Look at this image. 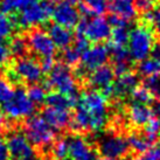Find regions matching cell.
Returning <instances> with one entry per match:
<instances>
[{"label": "cell", "mask_w": 160, "mask_h": 160, "mask_svg": "<svg viewBox=\"0 0 160 160\" xmlns=\"http://www.w3.org/2000/svg\"><path fill=\"white\" fill-rule=\"evenodd\" d=\"M108 98L99 91H85L78 99L76 111L70 120L74 132H99L108 124Z\"/></svg>", "instance_id": "cell-1"}, {"label": "cell", "mask_w": 160, "mask_h": 160, "mask_svg": "<svg viewBox=\"0 0 160 160\" xmlns=\"http://www.w3.org/2000/svg\"><path fill=\"white\" fill-rule=\"evenodd\" d=\"M23 131L32 145L43 148L55 142V130L43 119L42 116H31L23 123Z\"/></svg>", "instance_id": "cell-2"}, {"label": "cell", "mask_w": 160, "mask_h": 160, "mask_svg": "<svg viewBox=\"0 0 160 160\" xmlns=\"http://www.w3.org/2000/svg\"><path fill=\"white\" fill-rule=\"evenodd\" d=\"M35 104L32 102L27 91L23 88H17L12 96L2 104L1 111L8 119L20 120L33 116Z\"/></svg>", "instance_id": "cell-3"}, {"label": "cell", "mask_w": 160, "mask_h": 160, "mask_svg": "<svg viewBox=\"0 0 160 160\" xmlns=\"http://www.w3.org/2000/svg\"><path fill=\"white\" fill-rule=\"evenodd\" d=\"M45 88H54L58 92L77 97V83L70 67L64 63H56L49 72L48 80L45 82Z\"/></svg>", "instance_id": "cell-4"}, {"label": "cell", "mask_w": 160, "mask_h": 160, "mask_svg": "<svg viewBox=\"0 0 160 160\" xmlns=\"http://www.w3.org/2000/svg\"><path fill=\"white\" fill-rule=\"evenodd\" d=\"M154 46V38L151 31L144 26H138L130 32L129 52L131 58L142 62L148 58Z\"/></svg>", "instance_id": "cell-5"}, {"label": "cell", "mask_w": 160, "mask_h": 160, "mask_svg": "<svg viewBox=\"0 0 160 160\" xmlns=\"http://www.w3.org/2000/svg\"><path fill=\"white\" fill-rule=\"evenodd\" d=\"M97 150L105 158L125 159L130 153L128 139L116 132H107L97 140Z\"/></svg>", "instance_id": "cell-6"}, {"label": "cell", "mask_w": 160, "mask_h": 160, "mask_svg": "<svg viewBox=\"0 0 160 160\" xmlns=\"http://www.w3.org/2000/svg\"><path fill=\"white\" fill-rule=\"evenodd\" d=\"M43 75L41 64L32 58H20L15 61L9 72L11 78L15 82H25L34 85L40 82Z\"/></svg>", "instance_id": "cell-7"}, {"label": "cell", "mask_w": 160, "mask_h": 160, "mask_svg": "<svg viewBox=\"0 0 160 160\" xmlns=\"http://www.w3.org/2000/svg\"><path fill=\"white\" fill-rule=\"evenodd\" d=\"M77 34L84 35L89 41L101 42L111 36V25L103 17L96 18H83L77 25Z\"/></svg>", "instance_id": "cell-8"}, {"label": "cell", "mask_w": 160, "mask_h": 160, "mask_svg": "<svg viewBox=\"0 0 160 160\" xmlns=\"http://www.w3.org/2000/svg\"><path fill=\"white\" fill-rule=\"evenodd\" d=\"M53 9L54 7L52 6L50 1H46V0L34 1L21 12L18 22L23 28L43 25L52 17Z\"/></svg>", "instance_id": "cell-9"}, {"label": "cell", "mask_w": 160, "mask_h": 160, "mask_svg": "<svg viewBox=\"0 0 160 160\" xmlns=\"http://www.w3.org/2000/svg\"><path fill=\"white\" fill-rule=\"evenodd\" d=\"M108 58H109V49L105 46H91L81 56V67L77 70L78 75L83 76L88 71H93L97 68L105 66Z\"/></svg>", "instance_id": "cell-10"}, {"label": "cell", "mask_w": 160, "mask_h": 160, "mask_svg": "<svg viewBox=\"0 0 160 160\" xmlns=\"http://www.w3.org/2000/svg\"><path fill=\"white\" fill-rule=\"evenodd\" d=\"M28 48L35 55H39L42 58H53L56 52V46L54 45L53 40L47 32L35 28L28 34L27 38Z\"/></svg>", "instance_id": "cell-11"}, {"label": "cell", "mask_w": 160, "mask_h": 160, "mask_svg": "<svg viewBox=\"0 0 160 160\" xmlns=\"http://www.w3.org/2000/svg\"><path fill=\"white\" fill-rule=\"evenodd\" d=\"M67 160H96V151L89 140L81 134L68 136Z\"/></svg>", "instance_id": "cell-12"}, {"label": "cell", "mask_w": 160, "mask_h": 160, "mask_svg": "<svg viewBox=\"0 0 160 160\" xmlns=\"http://www.w3.org/2000/svg\"><path fill=\"white\" fill-rule=\"evenodd\" d=\"M7 146L12 160H23L38 156L26 136L18 131H14L8 136Z\"/></svg>", "instance_id": "cell-13"}, {"label": "cell", "mask_w": 160, "mask_h": 160, "mask_svg": "<svg viewBox=\"0 0 160 160\" xmlns=\"http://www.w3.org/2000/svg\"><path fill=\"white\" fill-rule=\"evenodd\" d=\"M54 21L56 25H60L66 28L76 27L80 22V12L75 7V5H71L68 1H62L56 5L53 9Z\"/></svg>", "instance_id": "cell-14"}, {"label": "cell", "mask_w": 160, "mask_h": 160, "mask_svg": "<svg viewBox=\"0 0 160 160\" xmlns=\"http://www.w3.org/2000/svg\"><path fill=\"white\" fill-rule=\"evenodd\" d=\"M41 116L54 130L66 129V126H69L71 120V116L68 110H60L49 107L43 109Z\"/></svg>", "instance_id": "cell-15"}, {"label": "cell", "mask_w": 160, "mask_h": 160, "mask_svg": "<svg viewBox=\"0 0 160 160\" xmlns=\"http://www.w3.org/2000/svg\"><path fill=\"white\" fill-rule=\"evenodd\" d=\"M153 117V110L145 104L132 103L128 109V119L136 128L144 126Z\"/></svg>", "instance_id": "cell-16"}, {"label": "cell", "mask_w": 160, "mask_h": 160, "mask_svg": "<svg viewBox=\"0 0 160 160\" xmlns=\"http://www.w3.org/2000/svg\"><path fill=\"white\" fill-rule=\"evenodd\" d=\"M111 54L113 66L112 69L116 75H123L130 71V52L125 48V46H111Z\"/></svg>", "instance_id": "cell-17"}, {"label": "cell", "mask_w": 160, "mask_h": 160, "mask_svg": "<svg viewBox=\"0 0 160 160\" xmlns=\"http://www.w3.org/2000/svg\"><path fill=\"white\" fill-rule=\"evenodd\" d=\"M108 7L111 11L112 15L119 17L128 22L137 14L134 0H108Z\"/></svg>", "instance_id": "cell-18"}, {"label": "cell", "mask_w": 160, "mask_h": 160, "mask_svg": "<svg viewBox=\"0 0 160 160\" xmlns=\"http://www.w3.org/2000/svg\"><path fill=\"white\" fill-rule=\"evenodd\" d=\"M115 77V71L110 66H103L101 68H97L96 70L90 72L88 76V82L93 88L103 90L109 85L112 84V81Z\"/></svg>", "instance_id": "cell-19"}, {"label": "cell", "mask_w": 160, "mask_h": 160, "mask_svg": "<svg viewBox=\"0 0 160 160\" xmlns=\"http://www.w3.org/2000/svg\"><path fill=\"white\" fill-rule=\"evenodd\" d=\"M138 85V77L133 72H126L118 76L113 84V97L123 98L132 92Z\"/></svg>", "instance_id": "cell-20"}, {"label": "cell", "mask_w": 160, "mask_h": 160, "mask_svg": "<svg viewBox=\"0 0 160 160\" xmlns=\"http://www.w3.org/2000/svg\"><path fill=\"white\" fill-rule=\"evenodd\" d=\"M48 34L50 36V39L53 40L54 45L58 48H69V46L71 45V42L74 40L72 33L70 32L69 28L62 27L60 25H56V23H54L49 27Z\"/></svg>", "instance_id": "cell-21"}, {"label": "cell", "mask_w": 160, "mask_h": 160, "mask_svg": "<svg viewBox=\"0 0 160 160\" xmlns=\"http://www.w3.org/2000/svg\"><path fill=\"white\" fill-rule=\"evenodd\" d=\"M78 103V97L74 96H67L60 92H52L47 95L46 104L49 108L60 109V110H69L70 108H74Z\"/></svg>", "instance_id": "cell-22"}, {"label": "cell", "mask_w": 160, "mask_h": 160, "mask_svg": "<svg viewBox=\"0 0 160 160\" xmlns=\"http://www.w3.org/2000/svg\"><path fill=\"white\" fill-rule=\"evenodd\" d=\"M108 9V0H83L81 5V13L88 18L90 15L101 17Z\"/></svg>", "instance_id": "cell-23"}, {"label": "cell", "mask_w": 160, "mask_h": 160, "mask_svg": "<svg viewBox=\"0 0 160 160\" xmlns=\"http://www.w3.org/2000/svg\"><path fill=\"white\" fill-rule=\"evenodd\" d=\"M17 25H19V22L14 17L0 12V41L12 38Z\"/></svg>", "instance_id": "cell-24"}, {"label": "cell", "mask_w": 160, "mask_h": 160, "mask_svg": "<svg viewBox=\"0 0 160 160\" xmlns=\"http://www.w3.org/2000/svg\"><path fill=\"white\" fill-rule=\"evenodd\" d=\"M128 142H129L130 150H132L136 153L142 154L146 151L150 150L151 147V142L147 140V138L144 136V133H139V132H131L128 136Z\"/></svg>", "instance_id": "cell-25"}, {"label": "cell", "mask_w": 160, "mask_h": 160, "mask_svg": "<svg viewBox=\"0 0 160 160\" xmlns=\"http://www.w3.org/2000/svg\"><path fill=\"white\" fill-rule=\"evenodd\" d=\"M35 0H0V12L6 14L22 12Z\"/></svg>", "instance_id": "cell-26"}, {"label": "cell", "mask_w": 160, "mask_h": 160, "mask_svg": "<svg viewBox=\"0 0 160 160\" xmlns=\"http://www.w3.org/2000/svg\"><path fill=\"white\" fill-rule=\"evenodd\" d=\"M138 72L142 76L148 77L152 75L160 74V62L156 58H148L144 60L138 66Z\"/></svg>", "instance_id": "cell-27"}, {"label": "cell", "mask_w": 160, "mask_h": 160, "mask_svg": "<svg viewBox=\"0 0 160 160\" xmlns=\"http://www.w3.org/2000/svg\"><path fill=\"white\" fill-rule=\"evenodd\" d=\"M144 136L147 140L153 144L160 137V120L157 118H152L144 125Z\"/></svg>", "instance_id": "cell-28"}, {"label": "cell", "mask_w": 160, "mask_h": 160, "mask_svg": "<svg viewBox=\"0 0 160 160\" xmlns=\"http://www.w3.org/2000/svg\"><path fill=\"white\" fill-rule=\"evenodd\" d=\"M52 154L55 160H67L68 154V142L67 137L56 139L52 145Z\"/></svg>", "instance_id": "cell-29"}, {"label": "cell", "mask_w": 160, "mask_h": 160, "mask_svg": "<svg viewBox=\"0 0 160 160\" xmlns=\"http://www.w3.org/2000/svg\"><path fill=\"white\" fill-rule=\"evenodd\" d=\"M8 47L11 54L20 58H25V54L27 53V49H28V43L26 39H23L22 36H14Z\"/></svg>", "instance_id": "cell-30"}, {"label": "cell", "mask_w": 160, "mask_h": 160, "mask_svg": "<svg viewBox=\"0 0 160 160\" xmlns=\"http://www.w3.org/2000/svg\"><path fill=\"white\" fill-rule=\"evenodd\" d=\"M129 39L130 32L126 27H115L111 31V43L113 46H125Z\"/></svg>", "instance_id": "cell-31"}, {"label": "cell", "mask_w": 160, "mask_h": 160, "mask_svg": "<svg viewBox=\"0 0 160 160\" xmlns=\"http://www.w3.org/2000/svg\"><path fill=\"white\" fill-rule=\"evenodd\" d=\"M144 88L148 90L153 98L160 99V74L145 77L144 80Z\"/></svg>", "instance_id": "cell-32"}, {"label": "cell", "mask_w": 160, "mask_h": 160, "mask_svg": "<svg viewBox=\"0 0 160 160\" xmlns=\"http://www.w3.org/2000/svg\"><path fill=\"white\" fill-rule=\"evenodd\" d=\"M131 97H132V101L133 103H138V104H145V105H148L151 104L152 99V95L148 92V90L144 87H137L136 89L131 92Z\"/></svg>", "instance_id": "cell-33"}, {"label": "cell", "mask_w": 160, "mask_h": 160, "mask_svg": "<svg viewBox=\"0 0 160 160\" xmlns=\"http://www.w3.org/2000/svg\"><path fill=\"white\" fill-rule=\"evenodd\" d=\"M28 96L31 98V101L34 104H41L42 102H46L47 98V92H46L45 87H41L39 84L32 85L27 91Z\"/></svg>", "instance_id": "cell-34"}, {"label": "cell", "mask_w": 160, "mask_h": 160, "mask_svg": "<svg viewBox=\"0 0 160 160\" xmlns=\"http://www.w3.org/2000/svg\"><path fill=\"white\" fill-rule=\"evenodd\" d=\"M81 56H82V54L75 49L74 47H69V48L64 49L62 53V60L64 64H67V66H75L77 63L80 62L81 60Z\"/></svg>", "instance_id": "cell-35"}, {"label": "cell", "mask_w": 160, "mask_h": 160, "mask_svg": "<svg viewBox=\"0 0 160 160\" xmlns=\"http://www.w3.org/2000/svg\"><path fill=\"white\" fill-rule=\"evenodd\" d=\"M144 20L160 33V6L153 8L151 12L144 14Z\"/></svg>", "instance_id": "cell-36"}, {"label": "cell", "mask_w": 160, "mask_h": 160, "mask_svg": "<svg viewBox=\"0 0 160 160\" xmlns=\"http://www.w3.org/2000/svg\"><path fill=\"white\" fill-rule=\"evenodd\" d=\"M13 91L14 90L12 88L11 82L0 77V104H4L12 96Z\"/></svg>", "instance_id": "cell-37"}, {"label": "cell", "mask_w": 160, "mask_h": 160, "mask_svg": "<svg viewBox=\"0 0 160 160\" xmlns=\"http://www.w3.org/2000/svg\"><path fill=\"white\" fill-rule=\"evenodd\" d=\"M153 0H134V7L136 11H139L142 13H148L153 9Z\"/></svg>", "instance_id": "cell-38"}, {"label": "cell", "mask_w": 160, "mask_h": 160, "mask_svg": "<svg viewBox=\"0 0 160 160\" xmlns=\"http://www.w3.org/2000/svg\"><path fill=\"white\" fill-rule=\"evenodd\" d=\"M88 39L85 38L84 35H78L75 38V42H74V48L77 49L81 54H83L87 50V49L89 48V42H88Z\"/></svg>", "instance_id": "cell-39"}, {"label": "cell", "mask_w": 160, "mask_h": 160, "mask_svg": "<svg viewBox=\"0 0 160 160\" xmlns=\"http://www.w3.org/2000/svg\"><path fill=\"white\" fill-rule=\"evenodd\" d=\"M11 50L7 45H5L2 41H0V66L7 64L11 58Z\"/></svg>", "instance_id": "cell-40"}, {"label": "cell", "mask_w": 160, "mask_h": 160, "mask_svg": "<svg viewBox=\"0 0 160 160\" xmlns=\"http://www.w3.org/2000/svg\"><path fill=\"white\" fill-rule=\"evenodd\" d=\"M8 146H7V140H5L4 137L0 134V160H9Z\"/></svg>", "instance_id": "cell-41"}, {"label": "cell", "mask_w": 160, "mask_h": 160, "mask_svg": "<svg viewBox=\"0 0 160 160\" xmlns=\"http://www.w3.org/2000/svg\"><path fill=\"white\" fill-rule=\"evenodd\" d=\"M40 64L43 72H50V71L53 70V68L55 67V61H54L53 58H42Z\"/></svg>", "instance_id": "cell-42"}, {"label": "cell", "mask_w": 160, "mask_h": 160, "mask_svg": "<svg viewBox=\"0 0 160 160\" xmlns=\"http://www.w3.org/2000/svg\"><path fill=\"white\" fill-rule=\"evenodd\" d=\"M109 22H110V25H111L113 28H115V27H126L128 26V21H125V20H123L122 18L116 17V15H111V17H110Z\"/></svg>", "instance_id": "cell-43"}, {"label": "cell", "mask_w": 160, "mask_h": 160, "mask_svg": "<svg viewBox=\"0 0 160 160\" xmlns=\"http://www.w3.org/2000/svg\"><path fill=\"white\" fill-rule=\"evenodd\" d=\"M9 129V122L8 118L5 116L2 111H0V132H2L5 130Z\"/></svg>", "instance_id": "cell-44"}, {"label": "cell", "mask_w": 160, "mask_h": 160, "mask_svg": "<svg viewBox=\"0 0 160 160\" xmlns=\"http://www.w3.org/2000/svg\"><path fill=\"white\" fill-rule=\"evenodd\" d=\"M152 56H153V58H156V60H158L160 62V41L157 42V43H154V46H153Z\"/></svg>", "instance_id": "cell-45"}, {"label": "cell", "mask_w": 160, "mask_h": 160, "mask_svg": "<svg viewBox=\"0 0 160 160\" xmlns=\"http://www.w3.org/2000/svg\"><path fill=\"white\" fill-rule=\"evenodd\" d=\"M156 111H157V115H158V117H159V120H160V102L158 103V104H157Z\"/></svg>", "instance_id": "cell-46"}, {"label": "cell", "mask_w": 160, "mask_h": 160, "mask_svg": "<svg viewBox=\"0 0 160 160\" xmlns=\"http://www.w3.org/2000/svg\"><path fill=\"white\" fill-rule=\"evenodd\" d=\"M66 1H68V2H70L71 5H75V4H77L80 0H66Z\"/></svg>", "instance_id": "cell-47"}, {"label": "cell", "mask_w": 160, "mask_h": 160, "mask_svg": "<svg viewBox=\"0 0 160 160\" xmlns=\"http://www.w3.org/2000/svg\"><path fill=\"white\" fill-rule=\"evenodd\" d=\"M96 160H115V159H111V158H105V157H102V158H98Z\"/></svg>", "instance_id": "cell-48"}, {"label": "cell", "mask_w": 160, "mask_h": 160, "mask_svg": "<svg viewBox=\"0 0 160 160\" xmlns=\"http://www.w3.org/2000/svg\"><path fill=\"white\" fill-rule=\"evenodd\" d=\"M157 151L159 152V156H160V140H159V144H158V148H157Z\"/></svg>", "instance_id": "cell-49"}, {"label": "cell", "mask_w": 160, "mask_h": 160, "mask_svg": "<svg viewBox=\"0 0 160 160\" xmlns=\"http://www.w3.org/2000/svg\"><path fill=\"white\" fill-rule=\"evenodd\" d=\"M54 1H61V0H54Z\"/></svg>", "instance_id": "cell-50"}]
</instances>
